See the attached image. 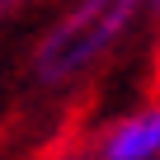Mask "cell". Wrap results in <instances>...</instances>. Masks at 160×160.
<instances>
[{"label":"cell","instance_id":"obj_1","mask_svg":"<svg viewBox=\"0 0 160 160\" xmlns=\"http://www.w3.org/2000/svg\"><path fill=\"white\" fill-rule=\"evenodd\" d=\"M132 10H137V0H85V5H80L75 14H66L61 28L42 42L38 71L47 80H61V75L80 71L85 61H94L118 38V28L132 19Z\"/></svg>","mask_w":160,"mask_h":160},{"label":"cell","instance_id":"obj_3","mask_svg":"<svg viewBox=\"0 0 160 160\" xmlns=\"http://www.w3.org/2000/svg\"><path fill=\"white\" fill-rule=\"evenodd\" d=\"M10 5H14V0H0V14H5V10H10Z\"/></svg>","mask_w":160,"mask_h":160},{"label":"cell","instance_id":"obj_2","mask_svg":"<svg viewBox=\"0 0 160 160\" xmlns=\"http://www.w3.org/2000/svg\"><path fill=\"white\" fill-rule=\"evenodd\" d=\"M155 151H160V108H146V113L127 118L104 141V160H151Z\"/></svg>","mask_w":160,"mask_h":160}]
</instances>
